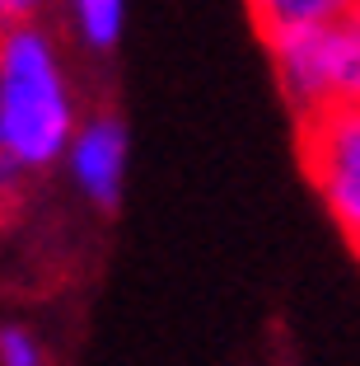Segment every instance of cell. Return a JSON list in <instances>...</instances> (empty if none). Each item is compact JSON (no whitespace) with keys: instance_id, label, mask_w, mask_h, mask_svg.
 <instances>
[{"instance_id":"6da1fadb","label":"cell","mask_w":360,"mask_h":366,"mask_svg":"<svg viewBox=\"0 0 360 366\" xmlns=\"http://www.w3.org/2000/svg\"><path fill=\"white\" fill-rule=\"evenodd\" d=\"M80 118L85 108L56 33L43 19L0 24V155L24 174L56 169Z\"/></svg>"},{"instance_id":"7a4b0ae2","label":"cell","mask_w":360,"mask_h":366,"mask_svg":"<svg viewBox=\"0 0 360 366\" xmlns=\"http://www.w3.org/2000/svg\"><path fill=\"white\" fill-rule=\"evenodd\" d=\"M276 89L309 118L328 104H360V5L309 24L262 29Z\"/></svg>"},{"instance_id":"3957f363","label":"cell","mask_w":360,"mask_h":366,"mask_svg":"<svg viewBox=\"0 0 360 366\" xmlns=\"http://www.w3.org/2000/svg\"><path fill=\"white\" fill-rule=\"evenodd\" d=\"M299 160L332 226L360 254V104H328L299 118Z\"/></svg>"},{"instance_id":"277c9868","label":"cell","mask_w":360,"mask_h":366,"mask_svg":"<svg viewBox=\"0 0 360 366\" xmlns=\"http://www.w3.org/2000/svg\"><path fill=\"white\" fill-rule=\"evenodd\" d=\"M127 160H131V132L117 113H85L71 132L61 164L71 174L75 193L98 212H113L127 188Z\"/></svg>"},{"instance_id":"5b68a950","label":"cell","mask_w":360,"mask_h":366,"mask_svg":"<svg viewBox=\"0 0 360 366\" xmlns=\"http://www.w3.org/2000/svg\"><path fill=\"white\" fill-rule=\"evenodd\" d=\"M66 5V24L80 38L85 52H113L122 43V29H127V0H61Z\"/></svg>"},{"instance_id":"8992f818","label":"cell","mask_w":360,"mask_h":366,"mask_svg":"<svg viewBox=\"0 0 360 366\" xmlns=\"http://www.w3.org/2000/svg\"><path fill=\"white\" fill-rule=\"evenodd\" d=\"M360 0H248L257 33L281 29V24H309V19H332V14L351 10Z\"/></svg>"},{"instance_id":"52a82bcc","label":"cell","mask_w":360,"mask_h":366,"mask_svg":"<svg viewBox=\"0 0 360 366\" xmlns=\"http://www.w3.org/2000/svg\"><path fill=\"white\" fill-rule=\"evenodd\" d=\"M0 366H43V347L24 324H0Z\"/></svg>"},{"instance_id":"ba28073f","label":"cell","mask_w":360,"mask_h":366,"mask_svg":"<svg viewBox=\"0 0 360 366\" xmlns=\"http://www.w3.org/2000/svg\"><path fill=\"white\" fill-rule=\"evenodd\" d=\"M24 179H29V174H24L19 164H10V160H5V155H0V216H10L14 207H19Z\"/></svg>"},{"instance_id":"9c48e42d","label":"cell","mask_w":360,"mask_h":366,"mask_svg":"<svg viewBox=\"0 0 360 366\" xmlns=\"http://www.w3.org/2000/svg\"><path fill=\"white\" fill-rule=\"evenodd\" d=\"M52 0H0V24L10 19H43V10Z\"/></svg>"}]
</instances>
